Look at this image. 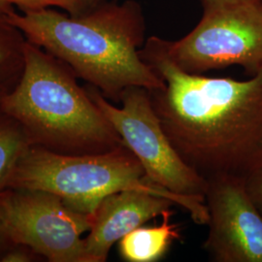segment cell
Wrapping results in <instances>:
<instances>
[{
  "label": "cell",
  "instance_id": "cell-1",
  "mask_svg": "<svg viewBox=\"0 0 262 262\" xmlns=\"http://www.w3.org/2000/svg\"><path fill=\"white\" fill-rule=\"evenodd\" d=\"M141 57L164 86L149 91L155 112L181 159L205 179L262 173V71L249 80L189 74L158 37Z\"/></svg>",
  "mask_w": 262,
  "mask_h": 262
},
{
  "label": "cell",
  "instance_id": "cell-2",
  "mask_svg": "<svg viewBox=\"0 0 262 262\" xmlns=\"http://www.w3.org/2000/svg\"><path fill=\"white\" fill-rule=\"evenodd\" d=\"M7 18L29 42L71 68L104 96L119 101L130 86L160 90L164 83L141 57L144 25L139 6L100 3L78 16L54 9L16 11Z\"/></svg>",
  "mask_w": 262,
  "mask_h": 262
},
{
  "label": "cell",
  "instance_id": "cell-3",
  "mask_svg": "<svg viewBox=\"0 0 262 262\" xmlns=\"http://www.w3.org/2000/svg\"><path fill=\"white\" fill-rule=\"evenodd\" d=\"M76 78L70 67L28 40L24 75L1 113L19 122L30 145L58 154H103L124 145Z\"/></svg>",
  "mask_w": 262,
  "mask_h": 262
},
{
  "label": "cell",
  "instance_id": "cell-4",
  "mask_svg": "<svg viewBox=\"0 0 262 262\" xmlns=\"http://www.w3.org/2000/svg\"><path fill=\"white\" fill-rule=\"evenodd\" d=\"M8 188L54 193L74 211L92 216L109 194L137 188L173 200L196 225L208 223L205 200L179 196L151 182L125 145L94 155H64L30 145L14 169Z\"/></svg>",
  "mask_w": 262,
  "mask_h": 262
},
{
  "label": "cell",
  "instance_id": "cell-5",
  "mask_svg": "<svg viewBox=\"0 0 262 262\" xmlns=\"http://www.w3.org/2000/svg\"><path fill=\"white\" fill-rule=\"evenodd\" d=\"M159 39L189 74L238 66L255 75L262 71V0H204L202 18L185 37Z\"/></svg>",
  "mask_w": 262,
  "mask_h": 262
},
{
  "label": "cell",
  "instance_id": "cell-6",
  "mask_svg": "<svg viewBox=\"0 0 262 262\" xmlns=\"http://www.w3.org/2000/svg\"><path fill=\"white\" fill-rule=\"evenodd\" d=\"M86 91L123 144L135 155L151 182L179 196L205 200L208 181L181 159L155 112L150 92L130 86L115 106L96 88Z\"/></svg>",
  "mask_w": 262,
  "mask_h": 262
},
{
  "label": "cell",
  "instance_id": "cell-7",
  "mask_svg": "<svg viewBox=\"0 0 262 262\" xmlns=\"http://www.w3.org/2000/svg\"><path fill=\"white\" fill-rule=\"evenodd\" d=\"M0 217L11 242L25 245L51 262H89L83 234L92 215L74 211L44 190L0 191Z\"/></svg>",
  "mask_w": 262,
  "mask_h": 262
},
{
  "label": "cell",
  "instance_id": "cell-8",
  "mask_svg": "<svg viewBox=\"0 0 262 262\" xmlns=\"http://www.w3.org/2000/svg\"><path fill=\"white\" fill-rule=\"evenodd\" d=\"M208 235L203 249L215 262H262V214L245 179L208 180Z\"/></svg>",
  "mask_w": 262,
  "mask_h": 262
},
{
  "label": "cell",
  "instance_id": "cell-9",
  "mask_svg": "<svg viewBox=\"0 0 262 262\" xmlns=\"http://www.w3.org/2000/svg\"><path fill=\"white\" fill-rule=\"evenodd\" d=\"M173 200L155 192L129 188L105 197L92 216L84 238L89 262L107 260L110 250L123 236L150 220L171 212Z\"/></svg>",
  "mask_w": 262,
  "mask_h": 262
},
{
  "label": "cell",
  "instance_id": "cell-10",
  "mask_svg": "<svg viewBox=\"0 0 262 262\" xmlns=\"http://www.w3.org/2000/svg\"><path fill=\"white\" fill-rule=\"evenodd\" d=\"M172 211L162 215L159 225H143L123 236L119 243V253L127 262H157L162 259L180 238L178 227L169 223Z\"/></svg>",
  "mask_w": 262,
  "mask_h": 262
},
{
  "label": "cell",
  "instance_id": "cell-11",
  "mask_svg": "<svg viewBox=\"0 0 262 262\" xmlns=\"http://www.w3.org/2000/svg\"><path fill=\"white\" fill-rule=\"evenodd\" d=\"M28 39L10 21L0 15V114L4 99L19 84L26 67Z\"/></svg>",
  "mask_w": 262,
  "mask_h": 262
},
{
  "label": "cell",
  "instance_id": "cell-12",
  "mask_svg": "<svg viewBox=\"0 0 262 262\" xmlns=\"http://www.w3.org/2000/svg\"><path fill=\"white\" fill-rule=\"evenodd\" d=\"M30 146L23 126L14 118L0 114V191L9 187L10 180L20 157Z\"/></svg>",
  "mask_w": 262,
  "mask_h": 262
},
{
  "label": "cell",
  "instance_id": "cell-13",
  "mask_svg": "<svg viewBox=\"0 0 262 262\" xmlns=\"http://www.w3.org/2000/svg\"><path fill=\"white\" fill-rule=\"evenodd\" d=\"M14 6L21 12H34L44 9L60 8L67 14L78 16L93 9L98 0H12Z\"/></svg>",
  "mask_w": 262,
  "mask_h": 262
},
{
  "label": "cell",
  "instance_id": "cell-14",
  "mask_svg": "<svg viewBox=\"0 0 262 262\" xmlns=\"http://www.w3.org/2000/svg\"><path fill=\"white\" fill-rule=\"evenodd\" d=\"M41 255L35 253L31 248L25 245L15 244L4 253L0 262L36 261ZM42 257V256H41Z\"/></svg>",
  "mask_w": 262,
  "mask_h": 262
},
{
  "label": "cell",
  "instance_id": "cell-15",
  "mask_svg": "<svg viewBox=\"0 0 262 262\" xmlns=\"http://www.w3.org/2000/svg\"><path fill=\"white\" fill-rule=\"evenodd\" d=\"M246 187L254 205L262 214V173L247 179Z\"/></svg>",
  "mask_w": 262,
  "mask_h": 262
},
{
  "label": "cell",
  "instance_id": "cell-16",
  "mask_svg": "<svg viewBox=\"0 0 262 262\" xmlns=\"http://www.w3.org/2000/svg\"><path fill=\"white\" fill-rule=\"evenodd\" d=\"M14 244L11 242V240L8 237V235L5 231L4 225L2 223V220L0 217V259L2 257V255L4 253L9 249L10 247H12Z\"/></svg>",
  "mask_w": 262,
  "mask_h": 262
},
{
  "label": "cell",
  "instance_id": "cell-17",
  "mask_svg": "<svg viewBox=\"0 0 262 262\" xmlns=\"http://www.w3.org/2000/svg\"><path fill=\"white\" fill-rule=\"evenodd\" d=\"M15 12V6L12 0H0V15L9 16Z\"/></svg>",
  "mask_w": 262,
  "mask_h": 262
}]
</instances>
